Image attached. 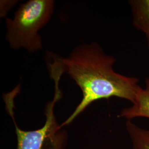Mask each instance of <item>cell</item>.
<instances>
[{"mask_svg":"<svg viewBox=\"0 0 149 149\" xmlns=\"http://www.w3.org/2000/svg\"><path fill=\"white\" fill-rule=\"evenodd\" d=\"M119 117L132 120L136 118L149 119V78L145 81V87L140 86L135 102L129 107L123 108Z\"/></svg>","mask_w":149,"mask_h":149,"instance_id":"4","label":"cell"},{"mask_svg":"<svg viewBox=\"0 0 149 149\" xmlns=\"http://www.w3.org/2000/svg\"><path fill=\"white\" fill-rule=\"evenodd\" d=\"M50 76L55 83V95L52 102L46 106L45 114L46 121L43 127L31 131L23 130L19 128L14 117L15 98L21 91L19 84L11 92L3 94V98L6 110L10 115L15 125L17 137V149H60L63 141L60 134V125L58 124L54 113L55 103L62 97V92L59 88V82L64 72L58 67H53L49 70Z\"/></svg>","mask_w":149,"mask_h":149,"instance_id":"2","label":"cell"},{"mask_svg":"<svg viewBox=\"0 0 149 149\" xmlns=\"http://www.w3.org/2000/svg\"><path fill=\"white\" fill-rule=\"evenodd\" d=\"M125 126L133 149H149V130L140 128L132 120H127Z\"/></svg>","mask_w":149,"mask_h":149,"instance_id":"6","label":"cell"},{"mask_svg":"<svg viewBox=\"0 0 149 149\" xmlns=\"http://www.w3.org/2000/svg\"><path fill=\"white\" fill-rule=\"evenodd\" d=\"M64 72L80 87L83 97L71 115L60 125L69 124L93 102L116 97L133 103L140 86L135 77L116 72L113 56L104 53L96 43L74 48L67 58L56 55Z\"/></svg>","mask_w":149,"mask_h":149,"instance_id":"1","label":"cell"},{"mask_svg":"<svg viewBox=\"0 0 149 149\" xmlns=\"http://www.w3.org/2000/svg\"><path fill=\"white\" fill-rule=\"evenodd\" d=\"M133 25L146 38L149 49V0H129Z\"/></svg>","mask_w":149,"mask_h":149,"instance_id":"5","label":"cell"},{"mask_svg":"<svg viewBox=\"0 0 149 149\" xmlns=\"http://www.w3.org/2000/svg\"><path fill=\"white\" fill-rule=\"evenodd\" d=\"M52 0H30L21 5L13 19H6V38L15 49L25 48L33 53L43 48L39 31L50 20L53 13Z\"/></svg>","mask_w":149,"mask_h":149,"instance_id":"3","label":"cell"}]
</instances>
